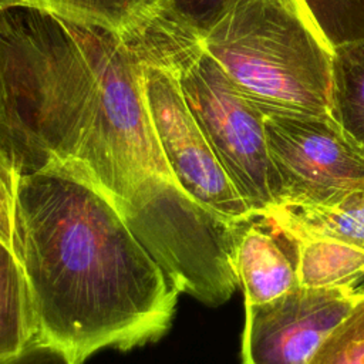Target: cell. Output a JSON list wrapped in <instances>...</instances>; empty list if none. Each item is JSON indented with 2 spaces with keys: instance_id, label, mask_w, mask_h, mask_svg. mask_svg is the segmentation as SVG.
Returning a JSON list of instances; mask_svg holds the SVG:
<instances>
[{
  "instance_id": "1",
  "label": "cell",
  "mask_w": 364,
  "mask_h": 364,
  "mask_svg": "<svg viewBox=\"0 0 364 364\" xmlns=\"http://www.w3.org/2000/svg\"><path fill=\"white\" fill-rule=\"evenodd\" d=\"M146 63L108 27L0 0V145L18 172L64 166L114 202L152 176L173 178L146 100Z\"/></svg>"
},
{
  "instance_id": "2",
  "label": "cell",
  "mask_w": 364,
  "mask_h": 364,
  "mask_svg": "<svg viewBox=\"0 0 364 364\" xmlns=\"http://www.w3.org/2000/svg\"><path fill=\"white\" fill-rule=\"evenodd\" d=\"M14 253L28 282L38 340L74 364L102 348L156 341L171 326L179 291L114 200L73 169L21 175Z\"/></svg>"
},
{
  "instance_id": "3",
  "label": "cell",
  "mask_w": 364,
  "mask_h": 364,
  "mask_svg": "<svg viewBox=\"0 0 364 364\" xmlns=\"http://www.w3.org/2000/svg\"><path fill=\"white\" fill-rule=\"evenodd\" d=\"M202 47L264 117H331L333 48L300 0H243Z\"/></svg>"
},
{
  "instance_id": "4",
  "label": "cell",
  "mask_w": 364,
  "mask_h": 364,
  "mask_svg": "<svg viewBox=\"0 0 364 364\" xmlns=\"http://www.w3.org/2000/svg\"><path fill=\"white\" fill-rule=\"evenodd\" d=\"M114 203L179 293L208 306L232 297L239 287L235 247L242 220L206 208L168 176H152Z\"/></svg>"
},
{
  "instance_id": "5",
  "label": "cell",
  "mask_w": 364,
  "mask_h": 364,
  "mask_svg": "<svg viewBox=\"0 0 364 364\" xmlns=\"http://www.w3.org/2000/svg\"><path fill=\"white\" fill-rule=\"evenodd\" d=\"M171 68L176 71L186 107L228 178L253 216L262 215L277 200L264 114L202 46Z\"/></svg>"
},
{
  "instance_id": "6",
  "label": "cell",
  "mask_w": 364,
  "mask_h": 364,
  "mask_svg": "<svg viewBox=\"0 0 364 364\" xmlns=\"http://www.w3.org/2000/svg\"><path fill=\"white\" fill-rule=\"evenodd\" d=\"M279 203L330 205L364 189V154L333 117H264Z\"/></svg>"
},
{
  "instance_id": "7",
  "label": "cell",
  "mask_w": 364,
  "mask_h": 364,
  "mask_svg": "<svg viewBox=\"0 0 364 364\" xmlns=\"http://www.w3.org/2000/svg\"><path fill=\"white\" fill-rule=\"evenodd\" d=\"M144 77L154 127L178 185L222 216L253 218L186 107L176 71L146 63Z\"/></svg>"
},
{
  "instance_id": "8",
  "label": "cell",
  "mask_w": 364,
  "mask_h": 364,
  "mask_svg": "<svg viewBox=\"0 0 364 364\" xmlns=\"http://www.w3.org/2000/svg\"><path fill=\"white\" fill-rule=\"evenodd\" d=\"M361 293L297 286L269 301L245 304L243 364H307Z\"/></svg>"
},
{
  "instance_id": "9",
  "label": "cell",
  "mask_w": 364,
  "mask_h": 364,
  "mask_svg": "<svg viewBox=\"0 0 364 364\" xmlns=\"http://www.w3.org/2000/svg\"><path fill=\"white\" fill-rule=\"evenodd\" d=\"M235 272L245 304L279 297L299 286L296 243L259 216L245 219L236 239Z\"/></svg>"
},
{
  "instance_id": "10",
  "label": "cell",
  "mask_w": 364,
  "mask_h": 364,
  "mask_svg": "<svg viewBox=\"0 0 364 364\" xmlns=\"http://www.w3.org/2000/svg\"><path fill=\"white\" fill-rule=\"evenodd\" d=\"M259 218L291 242L334 239L364 249V189L330 205H273Z\"/></svg>"
},
{
  "instance_id": "11",
  "label": "cell",
  "mask_w": 364,
  "mask_h": 364,
  "mask_svg": "<svg viewBox=\"0 0 364 364\" xmlns=\"http://www.w3.org/2000/svg\"><path fill=\"white\" fill-rule=\"evenodd\" d=\"M71 17L108 27L141 50H156L178 30L166 23L164 0H31Z\"/></svg>"
},
{
  "instance_id": "12",
  "label": "cell",
  "mask_w": 364,
  "mask_h": 364,
  "mask_svg": "<svg viewBox=\"0 0 364 364\" xmlns=\"http://www.w3.org/2000/svg\"><path fill=\"white\" fill-rule=\"evenodd\" d=\"M38 341L28 282L21 262L0 239V358Z\"/></svg>"
},
{
  "instance_id": "13",
  "label": "cell",
  "mask_w": 364,
  "mask_h": 364,
  "mask_svg": "<svg viewBox=\"0 0 364 364\" xmlns=\"http://www.w3.org/2000/svg\"><path fill=\"white\" fill-rule=\"evenodd\" d=\"M296 243L297 282L310 289H354L364 279V249L334 239Z\"/></svg>"
},
{
  "instance_id": "14",
  "label": "cell",
  "mask_w": 364,
  "mask_h": 364,
  "mask_svg": "<svg viewBox=\"0 0 364 364\" xmlns=\"http://www.w3.org/2000/svg\"><path fill=\"white\" fill-rule=\"evenodd\" d=\"M331 117L364 154V40L333 48Z\"/></svg>"
},
{
  "instance_id": "15",
  "label": "cell",
  "mask_w": 364,
  "mask_h": 364,
  "mask_svg": "<svg viewBox=\"0 0 364 364\" xmlns=\"http://www.w3.org/2000/svg\"><path fill=\"white\" fill-rule=\"evenodd\" d=\"M331 47L364 40V0H300Z\"/></svg>"
},
{
  "instance_id": "16",
  "label": "cell",
  "mask_w": 364,
  "mask_h": 364,
  "mask_svg": "<svg viewBox=\"0 0 364 364\" xmlns=\"http://www.w3.org/2000/svg\"><path fill=\"white\" fill-rule=\"evenodd\" d=\"M307 364H364V290Z\"/></svg>"
},
{
  "instance_id": "17",
  "label": "cell",
  "mask_w": 364,
  "mask_h": 364,
  "mask_svg": "<svg viewBox=\"0 0 364 364\" xmlns=\"http://www.w3.org/2000/svg\"><path fill=\"white\" fill-rule=\"evenodd\" d=\"M240 1L243 0H164L162 10L166 23L202 40Z\"/></svg>"
},
{
  "instance_id": "18",
  "label": "cell",
  "mask_w": 364,
  "mask_h": 364,
  "mask_svg": "<svg viewBox=\"0 0 364 364\" xmlns=\"http://www.w3.org/2000/svg\"><path fill=\"white\" fill-rule=\"evenodd\" d=\"M21 173L0 145V239L14 252V216Z\"/></svg>"
},
{
  "instance_id": "19",
  "label": "cell",
  "mask_w": 364,
  "mask_h": 364,
  "mask_svg": "<svg viewBox=\"0 0 364 364\" xmlns=\"http://www.w3.org/2000/svg\"><path fill=\"white\" fill-rule=\"evenodd\" d=\"M0 364H74V361L57 346L38 340L14 355L0 358Z\"/></svg>"
}]
</instances>
